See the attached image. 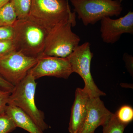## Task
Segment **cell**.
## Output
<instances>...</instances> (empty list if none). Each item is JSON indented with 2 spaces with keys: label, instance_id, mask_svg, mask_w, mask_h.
I'll return each instance as SVG.
<instances>
[{
  "label": "cell",
  "instance_id": "cell-1",
  "mask_svg": "<svg viewBox=\"0 0 133 133\" xmlns=\"http://www.w3.org/2000/svg\"><path fill=\"white\" fill-rule=\"evenodd\" d=\"M12 26L16 51L35 58L42 56L49 33L48 30L29 17L17 19Z\"/></svg>",
  "mask_w": 133,
  "mask_h": 133
},
{
  "label": "cell",
  "instance_id": "cell-2",
  "mask_svg": "<svg viewBox=\"0 0 133 133\" xmlns=\"http://www.w3.org/2000/svg\"><path fill=\"white\" fill-rule=\"evenodd\" d=\"M29 17L49 32L70 21L76 24V14L66 0H31Z\"/></svg>",
  "mask_w": 133,
  "mask_h": 133
},
{
  "label": "cell",
  "instance_id": "cell-3",
  "mask_svg": "<svg viewBox=\"0 0 133 133\" xmlns=\"http://www.w3.org/2000/svg\"><path fill=\"white\" fill-rule=\"evenodd\" d=\"M30 70L22 80L14 87L10 95L8 104L24 111L43 131L49 128L44 121L43 113L37 107L35 101L37 83Z\"/></svg>",
  "mask_w": 133,
  "mask_h": 133
},
{
  "label": "cell",
  "instance_id": "cell-4",
  "mask_svg": "<svg viewBox=\"0 0 133 133\" xmlns=\"http://www.w3.org/2000/svg\"><path fill=\"white\" fill-rule=\"evenodd\" d=\"M74 12L85 26L94 24L105 17L118 16L123 10L119 0H70Z\"/></svg>",
  "mask_w": 133,
  "mask_h": 133
},
{
  "label": "cell",
  "instance_id": "cell-5",
  "mask_svg": "<svg viewBox=\"0 0 133 133\" xmlns=\"http://www.w3.org/2000/svg\"><path fill=\"white\" fill-rule=\"evenodd\" d=\"M76 25L70 21L50 31L42 56L63 58L70 56L77 48L80 41L79 37L71 30V27Z\"/></svg>",
  "mask_w": 133,
  "mask_h": 133
},
{
  "label": "cell",
  "instance_id": "cell-6",
  "mask_svg": "<svg viewBox=\"0 0 133 133\" xmlns=\"http://www.w3.org/2000/svg\"><path fill=\"white\" fill-rule=\"evenodd\" d=\"M90 44L86 42L78 46L66 57L69 60L73 72L79 74L84 83L83 89L90 98L100 97L105 93L100 90L95 84L91 71V64L93 53L91 51Z\"/></svg>",
  "mask_w": 133,
  "mask_h": 133
},
{
  "label": "cell",
  "instance_id": "cell-7",
  "mask_svg": "<svg viewBox=\"0 0 133 133\" xmlns=\"http://www.w3.org/2000/svg\"><path fill=\"white\" fill-rule=\"evenodd\" d=\"M37 62V58L14 51L0 58V75L15 86L26 77Z\"/></svg>",
  "mask_w": 133,
  "mask_h": 133
},
{
  "label": "cell",
  "instance_id": "cell-8",
  "mask_svg": "<svg viewBox=\"0 0 133 133\" xmlns=\"http://www.w3.org/2000/svg\"><path fill=\"white\" fill-rule=\"evenodd\" d=\"M36 79L44 76H50L67 79L73 73L67 58L41 56L30 70Z\"/></svg>",
  "mask_w": 133,
  "mask_h": 133
},
{
  "label": "cell",
  "instance_id": "cell-9",
  "mask_svg": "<svg viewBox=\"0 0 133 133\" xmlns=\"http://www.w3.org/2000/svg\"><path fill=\"white\" fill-rule=\"evenodd\" d=\"M100 32L102 41L114 44L124 33L133 34V12L129 11L124 16L114 19L105 17L101 21Z\"/></svg>",
  "mask_w": 133,
  "mask_h": 133
},
{
  "label": "cell",
  "instance_id": "cell-10",
  "mask_svg": "<svg viewBox=\"0 0 133 133\" xmlns=\"http://www.w3.org/2000/svg\"><path fill=\"white\" fill-rule=\"evenodd\" d=\"M113 114L99 97L90 98L85 119L78 133H94L95 129L104 125Z\"/></svg>",
  "mask_w": 133,
  "mask_h": 133
},
{
  "label": "cell",
  "instance_id": "cell-11",
  "mask_svg": "<svg viewBox=\"0 0 133 133\" xmlns=\"http://www.w3.org/2000/svg\"><path fill=\"white\" fill-rule=\"evenodd\" d=\"M90 98L88 93L83 88L76 89L69 124L70 133H78L82 128L87 114V106Z\"/></svg>",
  "mask_w": 133,
  "mask_h": 133
},
{
  "label": "cell",
  "instance_id": "cell-12",
  "mask_svg": "<svg viewBox=\"0 0 133 133\" xmlns=\"http://www.w3.org/2000/svg\"><path fill=\"white\" fill-rule=\"evenodd\" d=\"M5 113L13 120L16 127L23 129L30 133H44L31 117L19 108L8 104Z\"/></svg>",
  "mask_w": 133,
  "mask_h": 133
},
{
  "label": "cell",
  "instance_id": "cell-13",
  "mask_svg": "<svg viewBox=\"0 0 133 133\" xmlns=\"http://www.w3.org/2000/svg\"><path fill=\"white\" fill-rule=\"evenodd\" d=\"M17 20L16 14L10 2L0 7V26H12Z\"/></svg>",
  "mask_w": 133,
  "mask_h": 133
},
{
  "label": "cell",
  "instance_id": "cell-14",
  "mask_svg": "<svg viewBox=\"0 0 133 133\" xmlns=\"http://www.w3.org/2000/svg\"><path fill=\"white\" fill-rule=\"evenodd\" d=\"M17 19H26L30 13L31 0H11Z\"/></svg>",
  "mask_w": 133,
  "mask_h": 133
},
{
  "label": "cell",
  "instance_id": "cell-15",
  "mask_svg": "<svg viewBox=\"0 0 133 133\" xmlns=\"http://www.w3.org/2000/svg\"><path fill=\"white\" fill-rule=\"evenodd\" d=\"M127 126L119 121L113 114L108 121L102 126V133H124Z\"/></svg>",
  "mask_w": 133,
  "mask_h": 133
},
{
  "label": "cell",
  "instance_id": "cell-16",
  "mask_svg": "<svg viewBox=\"0 0 133 133\" xmlns=\"http://www.w3.org/2000/svg\"><path fill=\"white\" fill-rule=\"evenodd\" d=\"M115 114L119 121L128 125L133 121V109L130 106L124 105L120 108Z\"/></svg>",
  "mask_w": 133,
  "mask_h": 133
},
{
  "label": "cell",
  "instance_id": "cell-17",
  "mask_svg": "<svg viewBox=\"0 0 133 133\" xmlns=\"http://www.w3.org/2000/svg\"><path fill=\"white\" fill-rule=\"evenodd\" d=\"M16 126L13 120L5 113L0 114V133H9L15 130Z\"/></svg>",
  "mask_w": 133,
  "mask_h": 133
},
{
  "label": "cell",
  "instance_id": "cell-18",
  "mask_svg": "<svg viewBox=\"0 0 133 133\" xmlns=\"http://www.w3.org/2000/svg\"><path fill=\"white\" fill-rule=\"evenodd\" d=\"M15 51L13 40L0 41V58Z\"/></svg>",
  "mask_w": 133,
  "mask_h": 133
},
{
  "label": "cell",
  "instance_id": "cell-19",
  "mask_svg": "<svg viewBox=\"0 0 133 133\" xmlns=\"http://www.w3.org/2000/svg\"><path fill=\"white\" fill-rule=\"evenodd\" d=\"M11 92L0 87V114L5 112Z\"/></svg>",
  "mask_w": 133,
  "mask_h": 133
},
{
  "label": "cell",
  "instance_id": "cell-20",
  "mask_svg": "<svg viewBox=\"0 0 133 133\" xmlns=\"http://www.w3.org/2000/svg\"><path fill=\"white\" fill-rule=\"evenodd\" d=\"M14 36L13 26H0V41L13 40Z\"/></svg>",
  "mask_w": 133,
  "mask_h": 133
},
{
  "label": "cell",
  "instance_id": "cell-21",
  "mask_svg": "<svg viewBox=\"0 0 133 133\" xmlns=\"http://www.w3.org/2000/svg\"><path fill=\"white\" fill-rule=\"evenodd\" d=\"M0 87L11 92L13 91L14 88V86L6 81L1 75H0Z\"/></svg>",
  "mask_w": 133,
  "mask_h": 133
},
{
  "label": "cell",
  "instance_id": "cell-22",
  "mask_svg": "<svg viewBox=\"0 0 133 133\" xmlns=\"http://www.w3.org/2000/svg\"><path fill=\"white\" fill-rule=\"evenodd\" d=\"M124 59L126 62L128 69L130 72L132 71L133 57L132 55H129L127 53H124Z\"/></svg>",
  "mask_w": 133,
  "mask_h": 133
},
{
  "label": "cell",
  "instance_id": "cell-23",
  "mask_svg": "<svg viewBox=\"0 0 133 133\" xmlns=\"http://www.w3.org/2000/svg\"><path fill=\"white\" fill-rule=\"evenodd\" d=\"M11 0H0V7L10 2Z\"/></svg>",
  "mask_w": 133,
  "mask_h": 133
},
{
  "label": "cell",
  "instance_id": "cell-24",
  "mask_svg": "<svg viewBox=\"0 0 133 133\" xmlns=\"http://www.w3.org/2000/svg\"><path fill=\"white\" fill-rule=\"evenodd\" d=\"M119 1L120 2H122V1H123V0H119Z\"/></svg>",
  "mask_w": 133,
  "mask_h": 133
},
{
  "label": "cell",
  "instance_id": "cell-25",
  "mask_svg": "<svg viewBox=\"0 0 133 133\" xmlns=\"http://www.w3.org/2000/svg\"><path fill=\"white\" fill-rule=\"evenodd\" d=\"M66 1H67L69 2V0H66Z\"/></svg>",
  "mask_w": 133,
  "mask_h": 133
}]
</instances>
